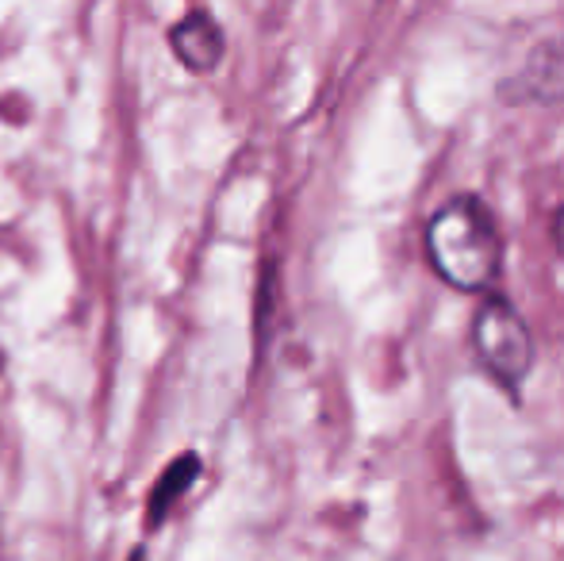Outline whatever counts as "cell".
<instances>
[{"label":"cell","mask_w":564,"mask_h":561,"mask_svg":"<svg viewBox=\"0 0 564 561\" xmlns=\"http://www.w3.org/2000/svg\"><path fill=\"white\" fill-rule=\"evenodd\" d=\"M426 255L438 278L460 292L491 289L503 270V239L480 196H453L426 224Z\"/></svg>","instance_id":"obj_1"},{"label":"cell","mask_w":564,"mask_h":561,"mask_svg":"<svg viewBox=\"0 0 564 561\" xmlns=\"http://www.w3.org/2000/svg\"><path fill=\"white\" fill-rule=\"evenodd\" d=\"M131 561H142V554H134V558H131Z\"/></svg>","instance_id":"obj_7"},{"label":"cell","mask_w":564,"mask_h":561,"mask_svg":"<svg viewBox=\"0 0 564 561\" xmlns=\"http://www.w3.org/2000/svg\"><path fill=\"white\" fill-rule=\"evenodd\" d=\"M503 93L511 100H561L564 97V39H553V43H542L522 69L503 85Z\"/></svg>","instance_id":"obj_4"},{"label":"cell","mask_w":564,"mask_h":561,"mask_svg":"<svg viewBox=\"0 0 564 561\" xmlns=\"http://www.w3.org/2000/svg\"><path fill=\"white\" fill-rule=\"evenodd\" d=\"M170 51L177 54L181 66L193 69V74H212L227 51L224 28H219L212 12L196 8V12L181 15L170 28Z\"/></svg>","instance_id":"obj_3"},{"label":"cell","mask_w":564,"mask_h":561,"mask_svg":"<svg viewBox=\"0 0 564 561\" xmlns=\"http://www.w3.org/2000/svg\"><path fill=\"white\" fill-rule=\"evenodd\" d=\"M473 346L476 358L488 366V374L511 392L527 385L534 369V335L527 320L507 296H488L473 315Z\"/></svg>","instance_id":"obj_2"},{"label":"cell","mask_w":564,"mask_h":561,"mask_svg":"<svg viewBox=\"0 0 564 561\" xmlns=\"http://www.w3.org/2000/svg\"><path fill=\"white\" fill-rule=\"evenodd\" d=\"M557 242H561V247H564V208L557 212Z\"/></svg>","instance_id":"obj_6"},{"label":"cell","mask_w":564,"mask_h":561,"mask_svg":"<svg viewBox=\"0 0 564 561\" xmlns=\"http://www.w3.org/2000/svg\"><path fill=\"white\" fill-rule=\"evenodd\" d=\"M200 477V457L196 454H185L170 465V470L158 477L154 493H150V504H147V524L150 527H162V519L170 516V508L188 493V485Z\"/></svg>","instance_id":"obj_5"}]
</instances>
